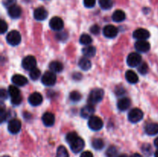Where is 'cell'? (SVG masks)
Returning <instances> with one entry per match:
<instances>
[{"label":"cell","instance_id":"36","mask_svg":"<svg viewBox=\"0 0 158 157\" xmlns=\"http://www.w3.org/2000/svg\"><path fill=\"white\" fill-rule=\"evenodd\" d=\"M77 137H78V135L77 134V132H69V133L66 135V142H67V143L69 144V143H72L73 140H75Z\"/></svg>","mask_w":158,"mask_h":157},{"label":"cell","instance_id":"18","mask_svg":"<svg viewBox=\"0 0 158 157\" xmlns=\"http://www.w3.org/2000/svg\"><path fill=\"white\" fill-rule=\"evenodd\" d=\"M12 82L14 85L18 86H23L28 83L27 78L23 75L17 74V75H14L12 77Z\"/></svg>","mask_w":158,"mask_h":157},{"label":"cell","instance_id":"44","mask_svg":"<svg viewBox=\"0 0 158 157\" xmlns=\"http://www.w3.org/2000/svg\"><path fill=\"white\" fill-rule=\"evenodd\" d=\"M56 36H57V38H59V39H60V40H63H63L66 39V38H63V36L66 37V38H67V35H66V33H63V32H60V33L57 34Z\"/></svg>","mask_w":158,"mask_h":157},{"label":"cell","instance_id":"30","mask_svg":"<svg viewBox=\"0 0 158 157\" xmlns=\"http://www.w3.org/2000/svg\"><path fill=\"white\" fill-rule=\"evenodd\" d=\"M92 146L97 150H100L104 147V143L101 139H95L92 142Z\"/></svg>","mask_w":158,"mask_h":157},{"label":"cell","instance_id":"19","mask_svg":"<svg viewBox=\"0 0 158 157\" xmlns=\"http://www.w3.org/2000/svg\"><path fill=\"white\" fill-rule=\"evenodd\" d=\"M8 14L12 18H18L22 14V9L19 6L15 5L8 9Z\"/></svg>","mask_w":158,"mask_h":157},{"label":"cell","instance_id":"34","mask_svg":"<svg viewBox=\"0 0 158 157\" xmlns=\"http://www.w3.org/2000/svg\"><path fill=\"white\" fill-rule=\"evenodd\" d=\"M82 95L77 91H73L70 94H69V99H70L71 101L73 102H78L81 99Z\"/></svg>","mask_w":158,"mask_h":157},{"label":"cell","instance_id":"43","mask_svg":"<svg viewBox=\"0 0 158 157\" xmlns=\"http://www.w3.org/2000/svg\"><path fill=\"white\" fill-rule=\"evenodd\" d=\"M80 157H94V155L89 151H85V152H82Z\"/></svg>","mask_w":158,"mask_h":157},{"label":"cell","instance_id":"24","mask_svg":"<svg viewBox=\"0 0 158 157\" xmlns=\"http://www.w3.org/2000/svg\"><path fill=\"white\" fill-rule=\"evenodd\" d=\"M126 18V15H125V12L123 11L120 10H116L115 12L113 13L112 18L114 22H123V20Z\"/></svg>","mask_w":158,"mask_h":157},{"label":"cell","instance_id":"2","mask_svg":"<svg viewBox=\"0 0 158 157\" xmlns=\"http://www.w3.org/2000/svg\"><path fill=\"white\" fill-rule=\"evenodd\" d=\"M56 82V76L55 72L52 71H47L42 76V83L46 86H53L55 85Z\"/></svg>","mask_w":158,"mask_h":157},{"label":"cell","instance_id":"6","mask_svg":"<svg viewBox=\"0 0 158 157\" xmlns=\"http://www.w3.org/2000/svg\"><path fill=\"white\" fill-rule=\"evenodd\" d=\"M88 126H89V129L94 131L100 130L103 126V120L100 117L93 115L92 117L89 118V122H88Z\"/></svg>","mask_w":158,"mask_h":157},{"label":"cell","instance_id":"37","mask_svg":"<svg viewBox=\"0 0 158 157\" xmlns=\"http://www.w3.org/2000/svg\"><path fill=\"white\" fill-rule=\"evenodd\" d=\"M16 0H2V4L6 8H10L12 6H15Z\"/></svg>","mask_w":158,"mask_h":157},{"label":"cell","instance_id":"8","mask_svg":"<svg viewBox=\"0 0 158 157\" xmlns=\"http://www.w3.org/2000/svg\"><path fill=\"white\" fill-rule=\"evenodd\" d=\"M8 92H9V95L11 96V101L13 102V103H19L23 100L19 89L15 86H9Z\"/></svg>","mask_w":158,"mask_h":157},{"label":"cell","instance_id":"3","mask_svg":"<svg viewBox=\"0 0 158 157\" xmlns=\"http://www.w3.org/2000/svg\"><path fill=\"white\" fill-rule=\"evenodd\" d=\"M6 41L8 42L9 45L11 46H18L21 42V35L20 33L16 30H12L10 32H9L6 36Z\"/></svg>","mask_w":158,"mask_h":157},{"label":"cell","instance_id":"25","mask_svg":"<svg viewBox=\"0 0 158 157\" xmlns=\"http://www.w3.org/2000/svg\"><path fill=\"white\" fill-rule=\"evenodd\" d=\"M79 66L82 70L87 71L90 69L92 64H91V62L86 57H83V58H80V61H79Z\"/></svg>","mask_w":158,"mask_h":157},{"label":"cell","instance_id":"33","mask_svg":"<svg viewBox=\"0 0 158 157\" xmlns=\"http://www.w3.org/2000/svg\"><path fill=\"white\" fill-rule=\"evenodd\" d=\"M117 155V149L115 146H110L106 152V157H116Z\"/></svg>","mask_w":158,"mask_h":157},{"label":"cell","instance_id":"11","mask_svg":"<svg viewBox=\"0 0 158 157\" xmlns=\"http://www.w3.org/2000/svg\"><path fill=\"white\" fill-rule=\"evenodd\" d=\"M63 21L60 17H53L49 21V27L55 31H60L63 29Z\"/></svg>","mask_w":158,"mask_h":157},{"label":"cell","instance_id":"28","mask_svg":"<svg viewBox=\"0 0 158 157\" xmlns=\"http://www.w3.org/2000/svg\"><path fill=\"white\" fill-rule=\"evenodd\" d=\"M56 157H69L67 149L63 146H59L56 151Z\"/></svg>","mask_w":158,"mask_h":157},{"label":"cell","instance_id":"5","mask_svg":"<svg viewBox=\"0 0 158 157\" xmlns=\"http://www.w3.org/2000/svg\"><path fill=\"white\" fill-rule=\"evenodd\" d=\"M141 55L137 52H132L130 54L127 58V63L131 67H138L141 63Z\"/></svg>","mask_w":158,"mask_h":157},{"label":"cell","instance_id":"7","mask_svg":"<svg viewBox=\"0 0 158 157\" xmlns=\"http://www.w3.org/2000/svg\"><path fill=\"white\" fill-rule=\"evenodd\" d=\"M22 66L26 70L31 71L32 69H35L36 66V59L32 55H28L23 58L22 62Z\"/></svg>","mask_w":158,"mask_h":157},{"label":"cell","instance_id":"42","mask_svg":"<svg viewBox=\"0 0 158 157\" xmlns=\"http://www.w3.org/2000/svg\"><path fill=\"white\" fill-rule=\"evenodd\" d=\"M0 97H1L2 99H6L8 98V93L7 91L5 90L4 89H1V92H0Z\"/></svg>","mask_w":158,"mask_h":157},{"label":"cell","instance_id":"15","mask_svg":"<svg viewBox=\"0 0 158 157\" xmlns=\"http://www.w3.org/2000/svg\"><path fill=\"white\" fill-rule=\"evenodd\" d=\"M28 100H29V103L32 106H40L42 103V102H43V96L39 92H33V93H32L29 95Z\"/></svg>","mask_w":158,"mask_h":157},{"label":"cell","instance_id":"47","mask_svg":"<svg viewBox=\"0 0 158 157\" xmlns=\"http://www.w3.org/2000/svg\"><path fill=\"white\" fill-rule=\"evenodd\" d=\"M131 157H143V156H142L141 155H140V154L135 153V154H134V155H131Z\"/></svg>","mask_w":158,"mask_h":157},{"label":"cell","instance_id":"32","mask_svg":"<svg viewBox=\"0 0 158 157\" xmlns=\"http://www.w3.org/2000/svg\"><path fill=\"white\" fill-rule=\"evenodd\" d=\"M40 75H41V72H40V69H36V68L32 69V70L30 71V72H29V77H30L31 79L32 80L38 79V78H40Z\"/></svg>","mask_w":158,"mask_h":157},{"label":"cell","instance_id":"35","mask_svg":"<svg viewBox=\"0 0 158 157\" xmlns=\"http://www.w3.org/2000/svg\"><path fill=\"white\" fill-rule=\"evenodd\" d=\"M137 70L142 75H145L148 72V66L146 62H141L137 67Z\"/></svg>","mask_w":158,"mask_h":157},{"label":"cell","instance_id":"29","mask_svg":"<svg viewBox=\"0 0 158 157\" xmlns=\"http://www.w3.org/2000/svg\"><path fill=\"white\" fill-rule=\"evenodd\" d=\"M99 4L102 9L107 10L113 6V1L112 0H99Z\"/></svg>","mask_w":158,"mask_h":157},{"label":"cell","instance_id":"23","mask_svg":"<svg viewBox=\"0 0 158 157\" xmlns=\"http://www.w3.org/2000/svg\"><path fill=\"white\" fill-rule=\"evenodd\" d=\"M125 77H126V79L127 80L128 83H131V84H136V83H138V76H137V73L134 72V71H127L126 74H125Z\"/></svg>","mask_w":158,"mask_h":157},{"label":"cell","instance_id":"4","mask_svg":"<svg viewBox=\"0 0 158 157\" xmlns=\"http://www.w3.org/2000/svg\"><path fill=\"white\" fill-rule=\"evenodd\" d=\"M143 112L138 108L131 109L128 113V119L132 123H137L143 119Z\"/></svg>","mask_w":158,"mask_h":157},{"label":"cell","instance_id":"1","mask_svg":"<svg viewBox=\"0 0 158 157\" xmlns=\"http://www.w3.org/2000/svg\"><path fill=\"white\" fill-rule=\"evenodd\" d=\"M104 96V92L102 89H94L90 92L88 98L89 105H96L100 103Z\"/></svg>","mask_w":158,"mask_h":157},{"label":"cell","instance_id":"40","mask_svg":"<svg viewBox=\"0 0 158 157\" xmlns=\"http://www.w3.org/2000/svg\"><path fill=\"white\" fill-rule=\"evenodd\" d=\"M6 119H7V112H6V111L4 110L3 108H1V110H0V121H1V123H3Z\"/></svg>","mask_w":158,"mask_h":157},{"label":"cell","instance_id":"26","mask_svg":"<svg viewBox=\"0 0 158 157\" xmlns=\"http://www.w3.org/2000/svg\"><path fill=\"white\" fill-rule=\"evenodd\" d=\"M49 69L53 72H60L63 71V66L61 62L58 61H53L49 64Z\"/></svg>","mask_w":158,"mask_h":157},{"label":"cell","instance_id":"39","mask_svg":"<svg viewBox=\"0 0 158 157\" xmlns=\"http://www.w3.org/2000/svg\"><path fill=\"white\" fill-rule=\"evenodd\" d=\"M83 4L86 8H93L96 4V0H83Z\"/></svg>","mask_w":158,"mask_h":157},{"label":"cell","instance_id":"49","mask_svg":"<svg viewBox=\"0 0 158 157\" xmlns=\"http://www.w3.org/2000/svg\"><path fill=\"white\" fill-rule=\"evenodd\" d=\"M154 156L155 157H158V149L157 151L155 152V153H154Z\"/></svg>","mask_w":158,"mask_h":157},{"label":"cell","instance_id":"41","mask_svg":"<svg viewBox=\"0 0 158 157\" xmlns=\"http://www.w3.org/2000/svg\"><path fill=\"white\" fill-rule=\"evenodd\" d=\"M90 32L94 35H97V34L100 33V27L97 25H94L91 27Z\"/></svg>","mask_w":158,"mask_h":157},{"label":"cell","instance_id":"10","mask_svg":"<svg viewBox=\"0 0 158 157\" xmlns=\"http://www.w3.org/2000/svg\"><path fill=\"white\" fill-rule=\"evenodd\" d=\"M22 127L21 122L16 119H12L8 123V130L12 134H17Z\"/></svg>","mask_w":158,"mask_h":157},{"label":"cell","instance_id":"14","mask_svg":"<svg viewBox=\"0 0 158 157\" xmlns=\"http://www.w3.org/2000/svg\"><path fill=\"white\" fill-rule=\"evenodd\" d=\"M134 38L138 40H146L150 37V32L145 29H138L133 33Z\"/></svg>","mask_w":158,"mask_h":157},{"label":"cell","instance_id":"48","mask_svg":"<svg viewBox=\"0 0 158 157\" xmlns=\"http://www.w3.org/2000/svg\"><path fill=\"white\" fill-rule=\"evenodd\" d=\"M117 157H128L127 155H126V154H121V155H118Z\"/></svg>","mask_w":158,"mask_h":157},{"label":"cell","instance_id":"31","mask_svg":"<svg viewBox=\"0 0 158 157\" xmlns=\"http://www.w3.org/2000/svg\"><path fill=\"white\" fill-rule=\"evenodd\" d=\"M92 41L93 39L91 38V36L87 35V34H83L80 38V42L82 45H85V46H87V45L90 44L92 42Z\"/></svg>","mask_w":158,"mask_h":157},{"label":"cell","instance_id":"22","mask_svg":"<svg viewBox=\"0 0 158 157\" xmlns=\"http://www.w3.org/2000/svg\"><path fill=\"white\" fill-rule=\"evenodd\" d=\"M131 106V100L128 98L123 97L120 99L117 103V107L120 111H126Z\"/></svg>","mask_w":158,"mask_h":157},{"label":"cell","instance_id":"27","mask_svg":"<svg viewBox=\"0 0 158 157\" xmlns=\"http://www.w3.org/2000/svg\"><path fill=\"white\" fill-rule=\"evenodd\" d=\"M96 48L94 47V46H86V47L83 48L82 52H83V54L85 55V57H93L96 54Z\"/></svg>","mask_w":158,"mask_h":157},{"label":"cell","instance_id":"21","mask_svg":"<svg viewBox=\"0 0 158 157\" xmlns=\"http://www.w3.org/2000/svg\"><path fill=\"white\" fill-rule=\"evenodd\" d=\"M145 132L149 135H154L158 134V123H148L145 126Z\"/></svg>","mask_w":158,"mask_h":157},{"label":"cell","instance_id":"20","mask_svg":"<svg viewBox=\"0 0 158 157\" xmlns=\"http://www.w3.org/2000/svg\"><path fill=\"white\" fill-rule=\"evenodd\" d=\"M94 112V108L93 107L92 105H88V106H84L83 109H81V112H80V115L84 119H88L90 118L93 116Z\"/></svg>","mask_w":158,"mask_h":157},{"label":"cell","instance_id":"50","mask_svg":"<svg viewBox=\"0 0 158 157\" xmlns=\"http://www.w3.org/2000/svg\"><path fill=\"white\" fill-rule=\"evenodd\" d=\"M2 157H9V155H3Z\"/></svg>","mask_w":158,"mask_h":157},{"label":"cell","instance_id":"12","mask_svg":"<svg viewBox=\"0 0 158 157\" xmlns=\"http://www.w3.org/2000/svg\"><path fill=\"white\" fill-rule=\"evenodd\" d=\"M117 33H118V29L112 25H107L103 28V35L106 38H114L117 36Z\"/></svg>","mask_w":158,"mask_h":157},{"label":"cell","instance_id":"16","mask_svg":"<svg viewBox=\"0 0 158 157\" xmlns=\"http://www.w3.org/2000/svg\"><path fill=\"white\" fill-rule=\"evenodd\" d=\"M34 18L38 21H43L45 20L48 16V12L43 7L37 8L34 11Z\"/></svg>","mask_w":158,"mask_h":157},{"label":"cell","instance_id":"45","mask_svg":"<svg viewBox=\"0 0 158 157\" xmlns=\"http://www.w3.org/2000/svg\"><path fill=\"white\" fill-rule=\"evenodd\" d=\"M124 89H123L122 87H117L116 89V93L117 95H122L123 93H124Z\"/></svg>","mask_w":158,"mask_h":157},{"label":"cell","instance_id":"17","mask_svg":"<svg viewBox=\"0 0 158 157\" xmlns=\"http://www.w3.org/2000/svg\"><path fill=\"white\" fill-rule=\"evenodd\" d=\"M42 120L45 126L49 127V126H53L55 123V116L51 112H45L42 117Z\"/></svg>","mask_w":158,"mask_h":157},{"label":"cell","instance_id":"46","mask_svg":"<svg viewBox=\"0 0 158 157\" xmlns=\"http://www.w3.org/2000/svg\"><path fill=\"white\" fill-rule=\"evenodd\" d=\"M154 146L158 148V137L157 138H156L155 140H154Z\"/></svg>","mask_w":158,"mask_h":157},{"label":"cell","instance_id":"38","mask_svg":"<svg viewBox=\"0 0 158 157\" xmlns=\"http://www.w3.org/2000/svg\"><path fill=\"white\" fill-rule=\"evenodd\" d=\"M8 29V25L4 20L2 19L1 22H0V32L1 34H4L5 32L7 31Z\"/></svg>","mask_w":158,"mask_h":157},{"label":"cell","instance_id":"9","mask_svg":"<svg viewBox=\"0 0 158 157\" xmlns=\"http://www.w3.org/2000/svg\"><path fill=\"white\" fill-rule=\"evenodd\" d=\"M85 143L83 141V139H81L80 137H77L75 140L72 142V143H69V146H70L71 150L73 151L75 153H78L80 151L83 150V149L84 148Z\"/></svg>","mask_w":158,"mask_h":157},{"label":"cell","instance_id":"13","mask_svg":"<svg viewBox=\"0 0 158 157\" xmlns=\"http://www.w3.org/2000/svg\"><path fill=\"white\" fill-rule=\"evenodd\" d=\"M134 46H135L136 50L140 52H147L151 49V45L146 40H138L136 42Z\"/></svg>","mask_w":158,"mask_h":157}]
</instances>
